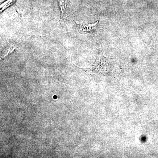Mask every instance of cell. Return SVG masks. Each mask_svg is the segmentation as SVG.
I'll return each mask as SVG.
<instances>
[{"label": "cell", "instance_id": "6da1fadb", "mask_svg": "<svg viewBox=\"0 0 158 158\" xmlns=\"http://www.w3.org/2000/svg\"><path fill=\"white\" fill-rule=\"evenodd\" d=\"M79 25V29L80 31L83 32H93L95 30L98 24V20L94 23L85 24L77 23Z\"/></svg>", "mask_w": 158, "mask_h": 158}, {"label": "cell", "instance_id": "3957f363", "mask_svg": "<svg viewBox=\"0 0 158 158\" xmlns=\"http://www.w3.org/2000/svg\"><path fill=\"white\" fill-rule=\"evenodd\" d=\"M68 0H60L59 2V6L61 9V18L62 17L63 14L65 13V9H66V6L68 3Z\"/></svg>", "mask_w": 158, "mask_h": 158}, {"label": "cell", "instance_id": "7a4b0ae2", "mask_svg": "<svg viewBox=\"0 0 158 158\" xmlns=\"http://www.w3.org/2000/svg\"><path fill=\"white\" fill-rule=\"evenodd\" d=\"M18 47L17 45L15 44H13L10 45L8 46L5 50L2 52V58H5L7 56H9V54L12 53L15 50L17 49Z\"/></svg>", "mask_w": 158, "mask_h": 158}, {"label": "cell", "instance_id": "277c9868", "mask_svg": "<svg viewBox=\"0 0 158 158\" xmlns=\"http://www.w3.org/2000/svg\"><path fill=\"white\" fill-rule=\"evenodd\" d=\"M16 0H7L1 5V11L2 12L6 8L13 4Z\"/></svg>", "mask_w": 158, "mask_h": 158}]
</instances>
